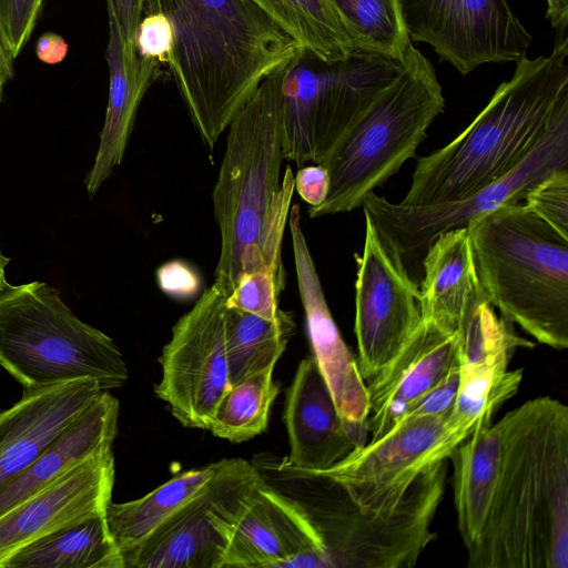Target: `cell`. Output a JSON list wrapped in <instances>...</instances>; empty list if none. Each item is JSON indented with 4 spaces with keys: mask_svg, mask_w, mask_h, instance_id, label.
Here are the masks:
<instances>
[{
    "mask_svg": "<svg viewBox=\"0 0 568 568\" xmlns=\"http://www.w3.org/2000/svg\"><path fill=\"white\" fill-rule=\"evenodd\" d=\"M284 288L285 284L276 277L270 267L264 266L244 273L239 278L235 288L226 297L225 305L227 308H236L276 321L285 312L278 304Z\"/></svg>",
    "mask_w": 568,
    "mask_h": 568,
    "instance_id": "33",
    "label": "cell"
},
{
    "mask_svg": "<svg viewBox=\"0 0 568 568\" xmlns=\"http://www.w3.org/2000/svg\"><path fill=\"white\" fill-rule=\"evenodd\" d=\"M448 416L399 422L378 439L355 448L329 469L313 474L332 478L363 507L393 508L422 473L448 460L454 449L468 437L452 424Z\"/></svg>",
    "mask_w": 568,
    "mask_h": 568,
    "instance_id": "12",
    "label": "cell"
},
{
    "mask_svg": "<svg viewBox=\"0 0 568 568\" xmlns=\"http://www.w3.org/2000/svg\"><path fill=\"white\" fill-rule=\"evenodd\" d=\"M356 255L354 333L357 365L365 383L376 377L400 352L422 322L418 285L392 257L371 217Z\"/></svg>",
    "mask_w": 568,
    "mask_h": 568,
    "instance_id": "15",
    "label": "cell"
},
{
    "mask_svg": "<svg viewBox=\"0 0 568 568\" xmlns=\"http://www.w3.org/2000/svg\"><path fill=\"white\" fill-rule=\"evenodd\" d=\"M119 412V400L109 390H102L75 420L0 489V516L94 454L112 447L118 433Z\"/></svg>",
    "mask_w": 568,
    "mask_h": 568,
    "instance_id": "23",
    "label": "cell"
},
{
    "mask_svg": "<svg viewBox=\"0 0 568 568\" xmlns=\"http://www.w3.org/2000/svg\"><path fill=\"white\" fill-rule=\"evenodd\" d=\"M148 0H106L108 14L112 17L123 40L134 45L135 32L141 22Z\"/></svg>",
    "mask_w": 568,
    "mask_h": 568,
    "instance_id": "40",
    "label": "cell"
},
{
    "mask_svg": "<svg viewBox=\"0 0 568 568\" xmlns=\"http://www.w3.org/2000/svg\"><path fill=\"white\" fill-rule=\"evenodd\" d=\"M261 477L252 463L223 459L209 486L131 558L126 568H221L243 505Z\"/></svg>",
    "mask_w": 568,
    "mask_h": 568,
    "instance_id": "14",
    "label": "cell"
},
{
    "mask_svg": "<svg viewBox=\"0 0 568 568\" xmlns=\"http://www.w3.org/2000/svg\"><path fill=\"white\" fill-rule=\"evenodd\" d=\"M156 281L162 292L179 300L192 298L201 288L199 274L185 262L176 260L158 268Z\"/></svg>",
    "mask_w": 568,
    "mask_h": 568,
    "instance_id": "38",
    "label": "cell"
},
{
    "mask_svg": "<svg viewBox=\"0 0 568 568\" xmlns=\"http://www.w3.org/2000/svg\"><path fill=\"white\" fill-rule=\"evenodd\" d=\"M500 457L498 424L473 432L448 459L454 466V503L457 526L466 547L479 537L485 524Z\"/></svg>",
    "mask_w": 568,
    "mask_h": 568,
    "instance_id": "27",
    "label": "cell"
},
{
    "mask_svg": "<svg viewBox=\"0 0 568 568\" xmlns=\"http://www.w3.org/2000/svg\"><path fill=\"white\" fill-rule=\"evenodd\" d=\"M422 318L458 333L485 292L479 282L468 227L438 234L422 261L418 284Z\"/></svg>",
    "mask_w": 568,
    "mask_h": 568,
    "instance_id": "24",
    "label": "cell"
},
{
    "mask_svg": "<svg viewBox=\"0 0 568 568\" xmlns=\"http://www.w3.org/2000/svg\"><path fill=\"white\" fill-rule=\"evenodd\" d=\"M410 42H425L462 74L489 62H517L532 36L507 0H397Z\"/></svg>",
    "mask_w": 568,
    "mask_h": 568,
    "instance_id": "13",
    "label": "cell"
},
{
    "mask_svg": "<svg viewBox=\"0 0 568 568\" xmlns=\"http://www.w3.org/2000/svg\"><path fill=\"white\" fill-rule=\"evenodd\" d=\"M134 45L140 57L169 64L174 31L168 16L160 10H149L138 26Z\"/></svg>",
    "mask_w": 568,
    "mask_h": 568,
    "instance_id": "36",
    "label": "cell"
},
{
    "mask_svg": "<svg viewBox=\"0 0 568 568\" xmlns=\"http://www.w3.org/2000/svg\"><path fill=\"white\" fill-rule=\"evenodd\" d=\"M442 85L432 63L410 43L395 78L321 164L329 190L308 216L351 212L415 155L433 121L444 112Z\"/></svg>",
    "mask_w": 568,
    "mask_h": 568,
    "instance_id": "6",
    "label": "cell"
},
{
    "mask_svg": "<svg viewBox=\"0 0 568 568\" xmlns=\"http://www.w3.org/2000/svg\"><path fill=\"white\" fill-rule=\"evenodd\" d=\"M447 460L422 473L403 499L381 510L356 504L323 474L284 467L304 487L296 498L325 544L329 568H410L435 539L432 524L444 498Z\"/></svg>",
    "mask_w": 568,
    "mask_h": 568,
    "instance_id": "8",
    "label": "cell"
},
{
    "mask_svg": "<svg viewBox=\"0 0 568 568\" xmlns=\"http://www.w3.org/2000/svg\"><path fill=\"white\" fill-rule=\"evenodd\" d=\"M568 169V92L534 149L511 171L469 196L437 204L408 206L387 201L374 191L363 201L366 213L392 257L418 285L422 261L435 237L504 205L521 202L526 193L551 173Z\"/></svg>",
    "mask_w": 568,
    "mask_h": 568,
    "instance_id": "9",
    "label": "cell"
},
{
    "mask_svg": "<svg viewBox=\"0 0 568 568\" xmlns=\"http://www.w3.org/2000/svg\"><path fill=\"white\" fill-rule=\"evenodd\" d=\"M459 377L460 364L458 362L439 383L412 402L405 408L397 423L450 414L458 392Z\"/></svg>",
    "mask_w": 568,
    "mask_h": 568,
    "instance_id": "37",
    "label": "cell"
},
{
    "mask_svg": "<svg viewBox=\"0 0 568 568\" xmlns=\"http://www.w3.org/2000/svg\"><path fill=\"white\" fill-rule=\"evenodd\" d=\"M301 53L262 81L227 128L212 193L221 236L213 285L226 297L244 273L266 266L261 250L264 234L290 214L295 184L291 165L281 172L286 161L283 84Z\"/></svg>",
    "mask_w": 568,
    "mask_h": 568,
    "instance_id": "4",
    "label": "cell"
},
{
    "mask_svg": "<svg viewBox=\"0 0 568 568\" xmlns=\"http://www.w3.org/2000/svg\"><path fill=\"white\" fill-rule=\"evenodd\" d=\"M149 10L172 23L169 67L210 149L262 81L304 51L250 0H148Z\"/></svg>",
    "mask_w": 568,
    "mask_h": 568,
    "instance_id": "2",
    "label": "cell"
},
{
    "mask_svg": "<svg viewBox=\"0 0 568 568\" xmlns=\"http://www.w3.org/2000/svg\"><path fill=\"white\" fill-rule=\"evenodd\" d=\"M114 476V455L108 447L0 516V568L26 545L104 513L111 503Z\"/></svg>",
    "mask_w": 568,
    "mask_h": 568,
    "instance_id": "18",
    "label": "cell"
},
{
    "mask_svg": "<svg viewBox=\"0 0 568 568\" xmlns=\"http://www.w3.org/2000/svg\"><path fill=\"white\" fill-rule=\"evenodd\" d=\"M45 0H0V43L14 61L30 40Z\"/></svg>",
    "mask_w": 568,
    "mask_h": 568,
    "instance_id": "35",
    "label": "cell"
},
{
    "mask_svg": "<svg viewBox=\"0 0 568 568\" xmlns=\"http://www.w3.org/2000/svg\"><path fill=\"white\" fill-rule=\"evenodd\" d=\"M458 362V335L422 318L396 357L366 383L371 440L387 433L405 408L439 383Z\"/></svg>",
    "mask_w": 568,
    "mask_h": 568,
    "instance_id": "20",
    "label": "cell"
},
{
    "mask_svg": "<svg viewBox=\"0 0 568 568\" xmlns=\"http://www.w3.org/2000/svg\"><path fill=\"white\" fill-rule=\"evenodd\" d=\"M221 568H329V560L305 507L261 473L233 526Z\"/></svg>",
    "mask_w": 568,
    "mask_h": 568,
    "instance_id": "16",
    "label": "cell"
},
{
    "mask_svg": "<svg viewBox=\"0 0 568 568\" xmlns=\"http://www.w3.org/2000/svg\"><path fill=\"white\" fill-rule=\"evenodd\" d=\"M508 365L506 359L460 364L458 392L448 417L468 436L489 426L497 409L517 393L523 369L509 371Z\"/></svg>",
    "mask_w": 568,
    "mask_h": 568,
    "instance_id": "30",
    "label": "cell"
},
{
    "mask_svg": "<svg viewBox=\"0 0 568 568\" xmlns=\"http://www.w3.org/2000/svg\"><path fill=\"white\" fill-rule=\"evenodd\" d=\"M399 68L400 61L361 50L333 63L302 52L283 84L286 161L323 164Z\"/></svg>",
    "mask_w": 568,
    "mask_h": 568,
    "instance_id": "10",
    "label": "cell"
},
{
    "mask_svg": "<svg viewBox=\"0 0 568 568\" xmlns=\"http://www.w3.org/2000/svg\"><path fill=\"white\" fill-rule=\"evenodd\" d=\"M283 420L290 443L285 467L293 470L324 471L362 446L342 418L313 355L297 366Z\"/></svg>",
    "mask_w": 568,
    "mask_h": 568,
    "instance_id": "19",
    "label": "cell"
},
{
    "mask_svg": "<svg viewBox=\"0 0 568 568\" xmlns=\"http://www.w3.org/2000/svg\"><path fill=\"white\" fill-rule=\"evenodd\" d=\"M497 424V477L468 567L567 568L568 407L537 397Z\"/></svg>",
    "mask_w": 568,
    "mask_h": 568,
    "instance_id": "1",
    "label": "cell"
},
{
    "mask_svg": "<svg viewBox=\"0 0 568 568\" xmlns=\"http://www.w3.org/2000/svg\"><path fill=\"white\" fill-rule=\"evenodd\" d=\"M250 1L317 60L333 63L356 51L329 0Z\"/></svg>",
    "mask_w": 568,
    "mask_h": 568,
    "instance_id": "28",
    "label": "cell"
},
{
    "mask_svg": "<svg viewBox=\"0 0 568 568\" xmlns=\"http://www.w3.org/2000/svg\"><path fill=\"white\" fill-rule=\"evenodd\" d=\"M295 191L310 206L321 205L329 190V174L321 164L304 165L294 175Z\"/></svg>",
    "mask_w": 568,
    "mask_h": 568,
    "instance_id": "39",
    "label": "cell"
},
{
    "mask_svg": "<svg viewBox=\"0 0 568 568\" xmlns=\"http://www.w3.org/2000/svg\"><path fill=\"white\" fill-rule=\"evenodd\" d=\"M105 57L110 75L109 98L98 152L84 179L90 196L122 163L138 109L159 69L156 61L140 57L135 45L123 40L110 16Z\"/></svg>",
    "mask_w": 568,
    "mask_h": 568,
    "instance_id": "22",
    "label": "cell"
},
{
    "mask_svg": "<svg viewBox=\"0 0 568 568\" xmlns=\"http://www.w3.org/2000/svg\"><path fill=\"white\" fill-rule=\"evenodd\" d=\"M226 296L213 284L172 327L159 357L156 396L185 427L209 429L231 388L225 349Z\"/></svg>",
    "mask_w": 568,
    "mask_h": 568,
    "instance_id": "11",
    "label": "cell"
},
{
    "mask_svg": "<svg viewBox=\"0 0 568 568\" xmlns=\"http://www.w3.org/2000/svg\"><path fill=\"white\" fill-rule=\"evenodd\" d=\"M523 200L530 211L568 239V169L545 178Z\"/></svg>",
    "mask_w": 568,
    "mask_h": 568,
    "instance_id": "34",
    "label": "cell"
},
{
    "mask_svg": "<svg viewBox=\"0 0 568 568\" xmlns=\"http://www.w3.org/2000/svg\"><path fill=\"white\" fill-rule=\"evenodd\" d=\"M477 275L504 317L537 342L568 347V239L524 202L468 226Z\"/></svg>",
    "mask_w": 568,
    "mask_h": 568,
    "instance_id": "5",
    "label": "cell"
},
{
    "mask_svg": "<svg viewBox=\"0 0 568 568\" xmlns=\"http://www.w3.org/2000/svg\"><path fill=\"white\" fill-rule=\"evenodd\" d=\"M273 372L274 366H270L232 386L219 403L207 430L232 443L262 434L280 392Z\"/></svg>",
    "mask_w": 568,
    "mask_h": 568,
    "instance_id": "31",
    "label": "cell"
},
{
    "mask_svg": "<svg viewBox=\"0 0 568 568\" xmlns=\"http://www.w3.org/2000/svg\"><path fill=\"white\" fill-rule=\"evenodd\" d=\"M68 50V44L62 37L55 33L43 34L37 44V55L45 63L60 62Z\"/></svg>",
    "mask_w": 568,
    "mask_h": 568,
    "instance_id": "41",
    "label": "cell"
},
{
    "mask_svg": "<svg viewBox=\"0 0 568 568\" xmlns=\"http://www.w3.org/2000/svg\"><path fill=\"white\" fill-rule=\"evenodd\" d=\"M0 366L24 390L81 378L119 388L129 369L113 339L82 322L59 291L34 281L0 292Z\"/></svg>",
    "mask_w": 568,
    "mask_h": 568,
    "instance_id": "7",
    "label": "cell"
},
{
    "mask_svg": "<svg viewBox=\"0 0 568 568\" xmlns=\"http://www.w3.org/2000/svg\"><path fill=\"white\" fill-rule=\"evenodd\" d=\"M102 392L93 378L24 390L0 413V489L21 473Z\"/></svg>",
    "mask_w": 568,
    "mask_h": 568,
    "instance_id": "21",
    "label": "cell"
},
{
    "mask_svg": "<svg viewBox=\"0 0 568 568\" xmlns=\"http://www.w3.org/2000/svg\"><path fill=\"white\" fill-rule=\"evenodd\" d=\"M296 280L305 312L313 356L333 395L337 409L361 445L366 444L369 397L355 356L344 342L327 305L321 280L301 227L298 205L290 210Z\"/></svg>",
    "mask_w": 568,
    "mask_h": 568,
    "instance_id": "17",
    "label": "cell"
},
{
    "mask_svg": "<svg viewBox=\"0 0 568 568\" xmlns=\"http://www.w3.org/2000/svg\"><path fill=\"white\" fill-rule=\"evenodd\" d=\"M10 260L3 255L0 248V292L8 284L6 281V266L9 264Z\"/></svg>",
    "mask_w": 568,
    "mask_h": 568,
    "instance_id": "44",
    "label": "cell"
},
{
    "mask_svg": "<svg viewBox=\"0 0 568 568\" xmlns=\"http://www.w3.org/2000/svg\"><path fill=\"white\" fill-rule=\"evenodd\" d=\"M13 77V60L8 55L0 43V100L2 98L3 88Z\"/></svg>",
    "mask_w": 568,
    "mask_h": 568,
    "instance_id": "43",
    "label": "cell"
},
{
    "mask_svg": "<svg viewBox=\"0 0 568 568\" xmlns=\"http://www.w3.org/2000/svg\"><path fill=\"white\" fill-rule=\"evenodd\" d=\"M105 511L75 520L26 545L2 568H124Z\"/></svg>",
    "mask_w": 568,
    "mask_h": 568,
    "instance_id": "26",
    "label": "cell"
},
{
    "mask_svg": "<svg viewBox=\"0 0 568 568\" xmlns=\"http://www.w3.org/2000/svg\"><path fill=\"white\" fill-rule=\"evenodd\" d=\"M356 50L402 61L412 43L397 0H329Z\"/></svg>",
    "mask_w": 568,
    "mask_h": 568,
    "instance_id": "32",
    "label": "cell"
},
{
    "mask_svg": "<svg viewBox=\"0 0 568 568\" xmlns=\"http://www.w3.org/2000/svg\"><path fill=\"white\" fill-rule=\"evenodd\" d=\"M222 464L223 459L182 471L143 497L108 505V526L124 568L151 537L209 486Z\"/></svg>",
    "mask_w": 568,
    "mask_h": 568,
    "instance_id": "25",
    "label": "cell"
},
{
    "mask_svg": "<svg viewBox=\"0 0 568 568\" xmlns=\"http://www.w3.org/2000/svg\"><path fill=\"white\" fill-rule=\"evenodd\" d=\"M295 331L290 312L276 321L227 308L225 312V349L230 386L275 366Z\"/></svg>",
    "mask_w": 568,
    "mask_h": 568,
    "instance_id": "29",
    "label": "cell"
},
{
    "mask_svg": "<svg viewBox=\"0 0 568 568\" xmlns=\"http://www.w3.org/2000/svg\"><path fill=\"white\" fill-rule=\"evenodd\" d=\"M546 17L552 28L565 30L568 22V0H547Z\"/></svg>",
    "mask_w": 568,
    "mask_h": 568,
    "instance_id": "42",
    "label": "cell"
},
{
    "mask_svg": "<svg viewBox=\"0 0 568 568\" xmlns=\"http://www.w3.org/2000/svg\"><path fill=\"white\" fill-rule=\"evenodd\" d=\"M568 39L547 57H521L510 80L454 140L418 158L399 202L408 206L456 201L500 179L538 143L568 92Z\"/></svg>",
    "mask_w": 568,
    "mask_h": 568,
    "instance_id": "3",
    "label": "cell"
}]
</instances>
